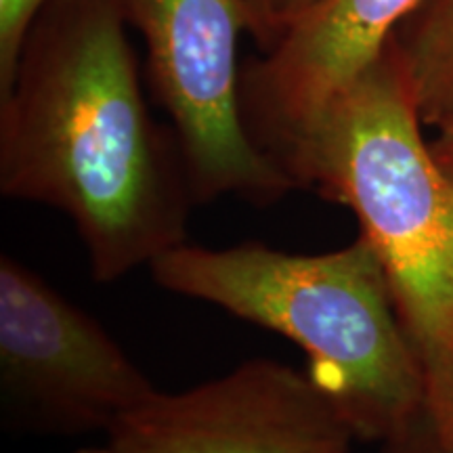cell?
I'll return each mask as SVG.
<instances>
[{
  "label": "cell",
  "instance_id": "1",
  "mask_svg": "<svg viewBox=\"0 0 453 453\" xmlns=\"http://www.w3.org/2000/svg\"><path fill=\"white\" fill-rule=\"evenodd\" d=\"M116 0H50L0 99V194L64 212L90 275L116 281L185 243L196 208L154 120Z\"/></svg>",
  "mask_w": 453,
  "mask_h": 453
},
{
  "label": "cell",
  "instance_id": "2",
  "mask_svg": "<svg viewBox=\"0 0 453 453\" xmlns=\"http://www.w3.org/2000/svg\"><path fill=\"white\" fill-rule=\"evenodd\" d=\"M393 44L340 93L280 166L296 189L342 203L376 250L420 364L424 416L453 445V185L422 134Z\"/></svg>",
  "mask_w": 453,
  "mask_h": 453
},
{
  "label": "cell",
  "instance_id": "3",
  "mask_svg": "<svg viewBox=\"0 0 453 453\" xmlns=\"http://www.w3.org/2000/svg\"><path fill=\"white\" fill-rule=\"evenodd\" d=\"M150 271L164 290L211 303L303 349L307 373L357 439L384 443L424 416L420 364L365 235L324 254L185 242Z\"/></svg>",
  "mask_w": 453,
  "mask_h": 453
},
{
  "label": "cell",
  "instance_id": "4",
  "mask_svg": "<svg viewBox=\"0 0 453 453\" xmlns=\"http://www.w3.org/2000/svg\"><path fill=\"white\" fill-rule=\"evenodd\" d=\"M143 36L151 93L170 118L196 206L234 196L257 208L296 189L254 143L242 116L237 42L243 0H116Z\"/></svg>",
  "mask_w": 453,
  "mask_h": 453
},
{
  "label": "cell",
  "instance_id": "5",
  "mask_svg": "<svg viewBox=\"0 0 453 453\" xmlns=\"http://www.w3.org/2000/svg\"><path fill=\"white\" fill-rule=\"evenodd\" d=\"M157 393L95 317L0 258V405L11 430L105 433Z\"/></svg>",
  "mask_w": 453,
  "mask_h": 453
},
{
  "label": "cell",
  "instance_id": "6",
  "mask_svg": "<svg viewBox=\"0 0 453 453\" xmlns=\"http://www.w3.org/2000/svg\"><path fill=\"white\" fill-rule=\"evenodd\" d=\"M353 428L307 372L273 359L157 393L107 430L118 453H349Z\"/></svg>",
  "mask_w": 453,
  "mask_h": 453
},
{
  "label": "cell",
  "instance_id": "7",
  "mask_svg": "<svg viewBox=\"0 0 453 453\" xmlns=\"http://www.w3.org/2000/svg\"><path fill=\"white\" fill-rule=\"evenodd\" d=\"M422 0H319L242 67V116L277 166L327 105L388 49ZM281 168V166H280Z\"/></svg>",
  "mask_w": 453,
  "mask_h": 453
},
{
  "label": "cell",
  "instance_id": "8",
  "mask_svg": "<svg viewBox=\"0 0 453 453\" xmlns=\"http://www.w3.org/2000/svg\"><path fill=\"white\" fill-rule=\"evenodd\" d=\"M424 127L453 120V0H422L393 41Z\"/></svg>",
  "mask_w": 453,
  "mask_h": 453
},
{
  "label": "cell",
  "instance_id": "9",
  "mask_svg": "<svg viewBox=\"0 0 453 453\" xmlns=\"http://www.w3.org/2000/svg\"><path fill=\"white\" fill-rule=\"evenodd\" d=\"M50 0H0V99L13 88L21 50Z\"/></svg>",
  "mask_w": 453,
  "mask_h": 453
},
{
  "label": "cell",
  "instance_id": "10",
  "mask_svg": "<svg viewBox=\"0 0 453 453\" xmlns=\"http://www.w3.org/2000/svg\"><path fill=\"white\" fill-rule=\"evenodd\" d=\"M317 3L319 0H243L250 21L248 34L257 41L260 53L273 49L292 21Z\"/></svg>",
  "mask_w": 453,
  "mask_h": 453
},
{
  "label": "cell",
  "instance_id": "11",
  "mask_svg": "<svg viewBox=\"0 0 453 453\" xmlns=\"http://www.w3.org/2000/svg\"><path fill=\"white\" fill-rule=\"evenodd\" d=\"M380 445V453H453V445L439 443L428 433L422 416L413 424H410L403 433L395 434V437H390Z\"/></svg>",
  "mask_w": 453,
  "mask_h": 453
},
{
  "label": "cell",
  "instance_id": "12",
  "mask_svg": "<svg viewBox=\"0 0 453 453\" xmlns=\"http://www.w3.org/2000/svg\"><path fill=\"white\" fill-rule=\"evenodd\" d=\"M434 130H437V134L433 141H428L430 151L453 185V120L441 124Z\"/></svg>",
  "mask_w": 453,
  "mask_h": 453
},
{
  "label": "cell",
  "instance_id": "13",
  "mask_svg": "<svg viewBox=\"0 0 453 453\" xmlns=\"http://www.w3.org/2000/svg\"><path fill=\"white\" fill-rule=\"evenodd\" d=\"M76 453H118V451L107 443L105 447H82V449H78Z\"/></svg>",
  "mask_w": 453,
  "mask_h": 453
}]
</instances>
